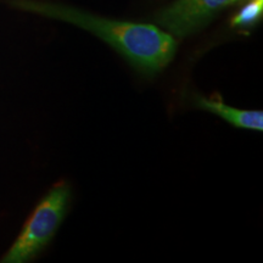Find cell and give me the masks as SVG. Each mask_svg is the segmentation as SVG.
Masks as SVG:
<instances>
[{"mask_svg":"<svg viewBox=\"0 0 263 263\" xmlns=\"http://www.w3.org/2000/svg\"><path fill=\"white\" fill-rule=\"evenodd\" d=\"M233 0H176L159 11L155 22L174 37L183 39L199 32Z\"/></svg>","mask_w":263,"mask_h":263,"instance_id":"3957f363","label":"cell"},{"mask_svg":"<svg viewBox=\"0 0 263 263\" xmlns=\"http://www.w3.org/2000/svg\"><path fill=\"white\" fill-rule=\"evenodd\" d=\"M194 104L202 110L222 117L234 127L244 129L259 130L263 129V114L259 110H241L224 104L218 94H213L207 98L196 94L194 97Z\"/></svg>","mask_w":263,"mask_h":263,"instance_id":"277c9868","label":"cell"},{"mask_svg":"<svg viewBox=\"0 0 263 263\" xmlns=\"http://www.w3.org/2000/svg\"><path fill=\"white\" fill-rule=\"evenodd\" d=\"M11 5L93 33L144 76L151 77L159 73L176 55L177 42L173 35L154 25L100 17L84 10L57 3L12 0Z\"/></svg>","mask_w":263,"mask_h":263,"instance_id":"6da1fadb","label":"cell"},{"mask_svg":"<svg viewBox=\"0 0 263 263\" xmlns=\"http://www.w3.org/2000/svg\"><path fill=\"white\" fill-rule=\"evenodd\" d=\"M71 202V189L67 183L59 182L33 210L21 233L2 262L24 263L47 248L67 215Z\"/></svg>","mask_w":263,"mask_h":263,"instance_id":"7a4b0ae2","label":"cell"},{"mask_svg":"<svg viewBox=\"0 0 263 263\" xmlns=\"http://www.w3.org/2000/svg\"><path fill=\"white\" fill-rule=\"evenodd\" d=\"M263 11L262 0H250L245 6L232 20V26L235 27H249L257 24Z\"/></svg>","mask_w":263,"mask_h":263,"instance_id":"5b68a950","label":"cell"}]
</instances>
